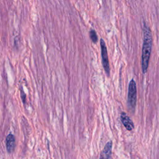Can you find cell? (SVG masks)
<instances>
[{
    "label": "cell",
    "mask_w": 159,
    "mask_h": 159,
    "mask_svg": "<svg viewBox=\"0 0 159 159\" xmlns=\"http://www.w3.org/2000/svg\"><path fill=\"white\" fill-rule=\"evenodd\" d=\"M152 46V36L151 30L147 24L143 25V40L142 50V70L143 73H146L148 66Z\"/></svg>",
    "instance_id": "cell-1"
},
{
    "label": "cell",
    "mask_w": 159,
    "mask_h": 159,
    "mask_svg": "<svg viewBox=\"0 0 159 159\" xmlns=\"http://www.w3.org/2000/svg\"><path fill=\"white\" fill-rule=\"evenodd\" d=\"M137 101V86L136 83L134 79H132L129 84L127 104L130 110L134 111L135 107Z\"/></svg>",
    "instance_id": "cell-2"
},
{
    "label": "cell",
    "mask_w": 159,
    "mask_h": 159,
    "mask_svg": "<svg viewBox=\"0 0 159 159\" xmlns=\"http://www.w3.org/2000/svg\"><path fill=\"white\" fill-rule=\"evenodd\" d=\"M100 47H101V53L102 58V64L104 68V70L107 76H110V66L107 55V47L106 42L103 39H100Z\"/></svg>",
    "instance_id": "cell-3"
},
{
    "label": "cell",
    "mask_w": 159,
    "mask_h": 159,
    "mask_svg": "<svg viewBox=\"0 0 159 159\" xmlns=\"http://www.w3.org/2000/svg\"><path fill=\"white\" fill-rule=\"evenodd\" d=\"M112 141L107 142L100 153L99 159H113L112 157Z\"/></svg>",
    "instance_id": "cell-4"
},
{
    "label": "cell",
    "mask_w": 159,
    "mask_h": 159,
    "mask_svg": "<svg viewBox=\"0 0 159 159\" xmlns=\"http://www.w3.org/2000/svg\"><path fill=\"white\" fill-rule=\"evenodd\" d=\"M120 118L122 124L124 125V126L125 127L127 130L130 131L134 128V124L132 120L130 119V118L127 115V114L125 112H122L120 113Z\"/></svg>",
    "instance_id": "cell-5"
},
{
    "label": "cell",
    "mask_w": 159,
    "mask_h": 159,
    "mask_svg": "<svg viewBox=\"0 0 159 159\" xmlns=\"http://www.w3.org/2000/svg\"><path fill=\"white\" fill-rule=\"evenodd\" d=\"M16 146L15 137L13 134H9L6 138V147L7 152L9 153H11L14 152Z\"/></svg>",
    "instance_id": "cell-6"
},
{
    "label": "cell",
    "mask_w": 159,
    "mask_h": 159,
    "mask_svg": "<svg viewBox=\"0 0 159 159\" xmlns=\"http://www.w3.org/2000/svg\"><path fill=\"white\" fill-rule=\"evenodd\" d=\"M89 37L92 40V42L93 43H96L98 40V37L96 30L93 29H91V30L89 32Z\"/></svg>",
    "instance_id": "cell-7"
},
{
    "label": "cell",
    "mask_w": 159,
    "mask_h": 159,
    "mask_svg": "<svg viewBox=\"0 0 159 159\" xmlns=\"http://www.w3.org/2000/svg\"><path fill=\"white\" fill-rule=\"evenodd\" d=\"M20 97H21V99H22L24 104H25V102H26V95H25V93H24V91H23V89H22V87L20 88Z\"/></svg>",
    "instance_id": "cell-8"
}]
</instances>
